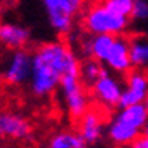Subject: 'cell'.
I'll return each mask as SVG.
<instances>
[{"label": "cell", "mask_w": 148, "mask_h": 148, "mask_svg": "<svg viewBox=\"0 0 148 148\" xmlns=\"http://www.w3.org/2000/svg\"><path fill=\"white\" fill-rule=\"evenodd\" d=\"M80 72V59L65 41H47L33 51V72L28 83L31 95L46 99L59 90L62 78Z\"/></svg>", "instance_id": "cell-1"}, {"label": "cell", "mask_w": 148, "mask_h": 148, "mask_svg": "<svg viewBox=\"0 0 148 148\" xmlns=\"http://www.w3.org/2000/svg\"><path fill=\"white\" fill-rule=\"evenodd\" d=\"M147 122L148 111L145 103L117 108V111L108 119L106 138L116 148H127L137 137L143 134Z\"/></svg>", "instance_id": "cell-2"}, {"label": "cell", "mask_w": 148, "mask_h": 148, "mask_svg": "<svg viewBox=\"0 0 148 148\" xmlns=\"http://www.w3.org/2000/svg\"><path fill=\"white\" fill-rule=\"evenodd\" d=\"M80 25L86 34L122 36L130 26V18L114 13L103 3V0H91L85 5L80 16Z\"/></svg>", "instance_id": "cell-3"}, {"label": "cell", "mask_w": 148, "mask_h": 148, "mask_svg": "<svg viewBox=\"0 0 148 148\" xmlns=\"http://www.w3.org/2000/svg\"><path fill=\"white\" fill-rule=\"evenodd\" d=\"M49 20V26L59 36L73 33L77 20H80L86 0H41Z\"/></svg>", "instance_id": "cell-4"}, {"label": "cell", "mask_w": 148, "mask_h": 148, "mask_svg": "<svg viewBox=\"0 0 148 148\" xmlns=\"http://www.w3.org/2000/svg\"><path fill=\"white\" fill-rule=\"evenodd\" d=\"M59 93H60L62 106L65 109L67 116L75 122L93 106L91 93L86 85L82 82L80 72L65 75L60 82Z\"/></svg>", "instance_id": "cell-5"}, {"label": "cell", "mask_w": 148, "mask_h": 148, "mask_svg": "<svg viewBox=\"0 0 148 148\" xmlns=\"http://www.w3.org/2000/svg\"><path fill=\"white\" fill-rule=\"evenodd\" d=\"M33 72V52L13 49L0 57V80L12 86H25Z\"/></svg>", "instance_id": "cell-6"}, {"label": "cell", "mask_w": 148, "mask_h": 148, "mask_svg": "<svg viewBox=\"0 0 148 148\" xmlns=\"http://www.w3.org/2000/svg\"><path fill=\"white\" fill-rule=\"evenodd\" d=\"M90 93H91V99L96 103V106L111 112L119 108L122 93H124V82L117 78V73L106 69L103 75L93 83Z\"/></svg>", "instance_id": "cell-7"}, {"label": "cell", "mask_w": 148, "mask_h": 148, "mask_svg": "<svg viewBox=\"0 0 148 148\" xmlns=\"http://www.w3.org/2000/svg\"><path fill=\"white\" fill-rule=\"evenodd\" d=\"M106 114L109 112L104 111L103 108L91 106L77 121V130L83 137V140L88 143V147L99 143L106 137V124H108Z\"/></svg>", "instance_id": "cell-8"}, {"label": "cell", "mask_w": 148, "mask_h": 148, "mask_svg": "<svg viewBox=\"0 0 148 148\" xmlns=\"http://www.w3.org/2000/svg\"><path fill=\"white\" fill-rule=\"evenodd\" d=\"M124 93L119 108H127L134 104H142L148 98V70L132 69L124 75Z\"/></svg>", "instance_id": "cell-9"}, {"label": "cell", "mask_w": 148, "mask_h": 148, "mask_svg": "<svg viewBox=\"0 0 148 148\" xmlns=\"http://www.w3.org/2000/svg\"><path fill=\"white\" fill-rule=\"evenodd\" d=\"M33 137V125L23 114L0 109V140H28Z\"/></svg>", "instance_id": "cell-10"}, {"label": "cell", "mask_w": 148, "mask_h": 148, "mask_svg": "<svg viewBox=\"0 0 148 148\" xmlns=\"http://www.w3.org/2000/svg\"><path fill=\"white\" fill-rule=\"evenodd\" d=\"M104 67L111 72L117 75H124L129 73L134 69L132 64V56H130V39L125 36H116L114 42L109 49L108 56L104 59Z\"/></svg>", "instance_id": "cell-11"}, {"label": "cell", "mask_w": 148, "mask_h": 148, "mask_svg": "<svg viewBox=\"0 0 148 148\" xmlns=\"http://www.w3.org/2000/svg\"><path fill=\"white\" fill-rule=\"evenodd\" d=\"M31 42L29 28L20 23L2 21L0 23V46L8 51L13 49H26Z\"/></svg>", "instance_id": "cell-12"}, {"label": "cell", "mask_w": 148, "mask_h": 148, "mask_svg": "<svg viewBox=\"0 0 148 148\" xmlns=\"http://www.w3.org/2000/svg\"><path fill=\"white\" fill-rule=\"evenodd\" d=\"M114 38L116 36H111V34H86V38L83 36L80 39V46H82L85 57L104 62L109 49L114 42Z\"/></svg>", "instance_id": "cell-13"}, {"label": "cell", "mask_w": 148, "mask_h": 148, "mask_svg": "<svg viewBox=\"0 0 148 148\" xmlns=\"http://www.w3.org/2000/svg\"><path fill=\"white\" fill-rule=\"evenodd\" d=\"M47 148H88V143L83 140L78 130L64 129V130H57L51 135Z\"/></svg>", "instance_id": "cell-14"}, {"label": "cell", "mask_w": 148, "mask_h": 148, "mask_svg": "<svg viewBox=\"0 0 148 148\" xmlns=\"http://www.w3.org/2000/svg\"><path fill=\"white\" fill-rule=\"evenodd\" d=\"M130 56L135 69L148 70V38L132 36L130 38Z\"/></svg>", "instance_id": "cell-15"}, {"label": "cell", "mask_w": 148, "mask_h": 148, "mask_svg": "<svg viewBox=\"0 0 148 148\" xmlns=\"http://www.w3.org/2000/svg\"><path fill=\"white\" fill-rule=\"evenodd\" d=\"M106 70L104 64L96 59H90V57H85L83 60H80V78L82 82L88 86V90L93 86V83L99 78L103 72Z\"/></svg>", "instance_id": "cell-16"}, {"label": "cell", "mask_w": 148, "mask_h": 148, "mask_svg": "<svg viewBox=\"0 0 148 148\" xmlns=\"http://www.w3.org/2000/svg\"><path fill=\"white\" fill-rule=\"evenodd\" d=\"M134 2L135 0H103V3L111 8L114 13L124 15V16L130 18L132 8H134Z\"/></svg>", "instance_id": "cell-17"}, {"label": "cell", "mask_w": 148, "mask_h": 148, "mask_svg": "<svg viewBox=\"0 0 148 148\" xmlns=\"http://www.w3.org/2000/svg\"><path fill=\"white\" fill-rule=\"evenodd\" d=\"M130 20L148 21V0H135L130 13Z\"/></svg>", "instance_id": "cell-18"}, {"label": "cell", "mask_w": 148, "mask_h": 148, "mask_svg": "<svg viewBox=\"0 0 148 148\" xmlns=\"http://www.w3.org/2000/svg\"><path fill=\"white\" fill-rule=\"evenodd\" d=\"M127 148H148V137L145 134H142L140 137H137Z\"/></svg>", "instance_id": "cell-19"}, {"label": "cell", "mask_w": 148, "mask_h": 148, "mask_svg": "<svg viewBox=\"0 0 148 148\" xmlns=\"http://www.w3.org/2000/svg\"><path fill=\"white\" fill-rule=\"evenodd\" d=\"M2 13H3V3H2V0H0V23H2Z\"/></svg>", "instance_id": "cell-20"}, {"label": "cell", "mask_w": 148, "mask_h": 148, "mask_svg": "<svg viewBox=\"0 0 148 148\" xmlns=\"http://www.w3.org/2000/svg\"><path fill=\"white\" fill-rule=\"evenodd\" d=\"M143 134L148 137V122H147V125H145V129H143Z\"/></svg>", "instance_id": "cell-21"}, {"label": "cell", "mask_w": 148, "mask_h": 148, "mask_svg": "<svg viewBox=\"0 0 148 148\" xmlns=\"http://www.w3.org/2000/svg\"><path fill=\"white\" fill-rule=\"evenodd\" d=\"M145 106H147V111H148V98H147V101H145Z\"/></svg>", "instance_id": "cell-22"}]
</instances>
